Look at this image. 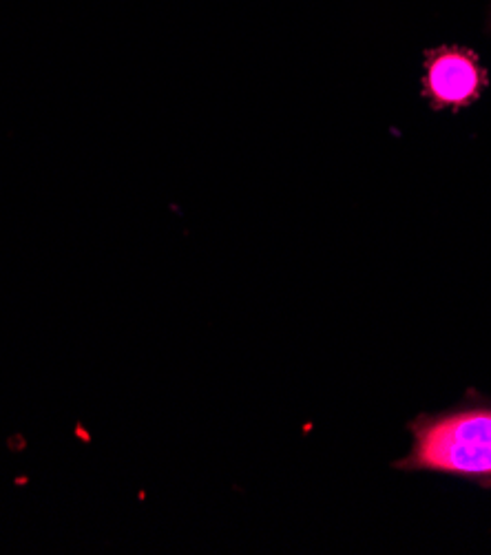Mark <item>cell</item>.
Segmentation results:
<instances>
[{
    "instance_id": "1",
    "label": "cell",
    "mask_w": 491,
    "mask_h": 555,
    "mask_svg": "<svg viewBox=\"0 0 491 555\" xmlns=\"http://www.w3.org/2000/svg\"><path fill=\"white\" fill-rule=\"evenodd\" d=\"M410 427L414 446L397 463L399 469L436 472L491 487V405L421 416Z\"/></svg>"
},
{
    "instance_id": "2",
    "label": "cell",
    "mask_w": 491,
    "mask_h": 555,
    "mask_svg": "<svg viewBox=\"0 0 491 555\" xmlns=\"http://www.w3.org/2000/svg\"><path fill=\"white\" fill-rule=\"evenodd\" d=\"M484 85L487 74L474 51L461 47H441L427 53L423 95L429 98L436 111H458L474 104L480 98Z\"/></svg>"
}]
</instances>
